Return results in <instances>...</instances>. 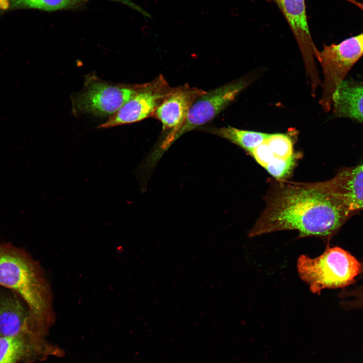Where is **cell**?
<instances>
[{
	"mask_svg": "<svg viewBox=\"0 0 363 363\" xmlns=\"http://www.w3.org/2000/svg\"><path fill=\"white\" fill-rule=\"evenodd\" d=\"M265 208L250 237L281 230H295L299 237L330 239L356 214L336 198L326 180L294 182L270 178Z\"/></svg>",
	"mask_w": 363,
	"mask_h": 363,
	"instance_id": "1",
	"label": "cell"
},
{
	"mask_svg": "<svg viewBox=\"0 0 363 363\" xmlns=\"http://www.w3.org/2000/svg\"><path fill=\"white\" fill-rule=\"evenodd\" d=\"M0 286L21 298L28 309L32 331L45 337L51 318L43 274L26 252L10 243H0Z\"/></svg>",
	"mask_w": 363,
	"mask_h": 363,
	"instance_id": "2",
	"label": "cell"
},
{
	"mask_svg": "<svg viewBox=\"0 0 363 363\" xmlns=\"http://www.w3.org/2000/svg\"><path fill=\"white\" fill-rule=\"evenodd\" d=\"M297 268L300 278L309 285L311 291L319 294L324 289L353 284L361 271L362 263L344 249L328 246L318 257L301 255Z\"/></svg>",
	"mask_w": 363,
	"mask_h": 363,
	"instance_id": "3",
	"label": "cell"
},
{
	"mask_svg": "<svg viewBox=\"0 0 363 363\" xmlns=\"http://www.w3.org/2000/svg\"><path fill=\"white\" fill-rule=\"evenodd\" d=\"M254 79V76L243 77L199 97L192 104L182 125L174 131L167 134L159 146L152 153L153 157L159 160L171 145L184 134L199 129L213 119Z\"/></svg>",
	"mask_w": 363,
	"mask_h": 363,
	"instance_id": "4",
	"label": "cell"
},
{
	"mask_svg": "<svg viewBox=\"0 0 363 363\" xmlns=\"http://www.w3.org/2000/svg\"><path fill=\"white\" fill-rule=\"evenodd\" d=\"M362 55L363 32L338 44L325 46L321 51L316 50L315 57L321 64L324 75L319 103L325 111L331 109L334 93Z\"/></svg>",
	"mask_w": 363,
	"mask_h": 363,
	"instance_id": "5",
	"label": "cell"
},
{
	"mask_svg": "<svg viewBox=\"0 0 363 363\" xmlns=\"http://www.w3.org/2000/svg\"><path fill=\"white\" fill-rule=\"evenodd\" d=\"M141 86L142 84L112 85L91 78L87 80L85 88L74 99V108L78 112L110 116L134 96Z\"/></svg>",
	"mask_w": 363,
	"mask_h": 363,
	"instance_id": "6",
	"label": "cell"
},
{
	"mask_svg": "<svg viewBox=\"0 0 363 363\" xmlns=\"http://www.w3.org/2000/svg\"><path fill=\"white\" fill-rule=\"evenodd\" d=\"M297 132L269 134L249 154L272 177L286 180L292 173L301 154L294 149Z\"/></svg>",
	"mask_w": 363,
	"mask_h": 363,
	"instance_id": "7",
	"label": "cell"
},
{
	"mask_svg": "<svg viewBox=\"0 0 363 363\" xmlns=\"http://www.w3.org/2000/svg\"><path fill=\"white\" fill-rule=\"evenodd\" d=\"M170 89L168 83L162 75L151 82L142 84L134 96L98 128H109L140 122L153 116L156 109Z\"/></svg>",
	"mask_w": 363,
	"mask_h": 363,
	"instance_id": "8",
	"label": "cell"
},
{
	"mask_svg": "<svg viewBox=\"0 0 363 363\" xmlns=\"http://www.w3.org/2000/svg\"><path fill=\"white\" fill-rule=\"evenodd\" d=\"M287 22L302 53L311 81L318 78L314 57L317 50L308 25L305 0H271Z\"/></svg>",
	"mask_w": 363,
	"mask_h": 363,
	"instance_id": "9",
	"label": "cell"
},
{
	"mask_svg": "<svg viewBox=\"0 0 363 363\" xmlns=\"http://www.w3.org/2000/svg\"><path fill=\"white\" fill-rule=\"evenodd\" d=\"M62 354L59 348L36 335L0 337V363H33Z\"/></svg>",
	"mask_w": 363,
	"mask_h": 363,
	"instance_id": "10",
	"label": "cell"
},
{
	"mask_svg": "<svg viewBox=\"0 0 363 363\" xmlns=\"http://www.w3.org/2000/svg\"><path fill=\"white\" fill-rule=\"evenodd\" d=\"M206 92L188 85L170 88L153 116L161 122L163 131L173 132L184 123L194 102Z\"/></svg>",
	"mask_w": 363,
	"mask_h": 363,
	"instance_id": "11",
	"label": "cell"
},
{
	"mask_svg": "<svg viewBox=\"0 0 363 363\" xmlns=\"http://www.w3.org/2000/svg\"><path fill=\"white\" fill-rule=\"evenodd\" d=\"M326 182L332 193L350 209L363 210V163L343 168Z\"/></svg>",
	"mask_w": 363,
	"mask_h": 363,
	"instance_id": "12",
	"label": "cell"
},
{
	"mask_svg": "<svg viewBox=\"0 0 363 363\" xmlns=\"http://www.w3.org/2000/svg\"><path fill=\"white\" fill-rule=\"evenodd\" d=\"M22 334L36 335L31 328L27 308L18 295L0 292V337Z\"/></svg>",
	"mask_w": 363,
	"mask_h": 363,
	"instance_id": "13",
	"label": "cell"
},
{
	"mask_svg": "<svg viewBox=\"0 0 363 363\" xmlns=\"http://www.w3.org/2000/svg\"><path fill=\"white\" fill-rule=\"evenodd\" d=\"M333 112L363 123V85L343 81L332 97Z\"/></svg>",
	"mask_w": 363,
	"mask_h": 363,
	"instance_id": "14",
	"label": "cell"
},
{
	"mask_svg": "<svg viewBox=\"0 0 363 363\" xmlns=\"http://www.w3.org/2000/svg\"><path fill=\"white\" fill-rule=\"evenodd\" d=\"M209 133L224 138L239 146L249 153L254 148L260 145L268 136V133L241 130L231 126L221 128H203Z\"/></svg>",
	"mask_w": 363,
	"mask_h": 363,
	"instance_id": "15",
	"label": "cell"
},
{
	"mask_svg": "<svg viewBox=\"0 0 363 363\" xmlns=\"http://www.w3.org/2000/svg\"><path fill=\"white\" fill-rule=\"evenodd\" d=\"M90 0H10L14 7L55 11L77 7ZM120 3L138 11L145 17L149 15L142 7L132 0H107Z\"/></svg>",
	"mask_w": 363,
	"mask_h": 363,
	"instance_id": "16",
	"label": "cell"
},
{
	"mask_svg": "<svg viewBox=\"0 0 363 363\" xmlns=\"http://www.w3.org/2000/svg\"><path fill=\"white\" fill-rule=\"evenodd\" d=\"M354 284L355 286L344 288L339 294L340 305L346 311L363 309V263L361 271Z\"/></svg>",
	"mask_w": 363,
	"mask_h": 363,
	"instance_id": "17",
	"label": "cell"
},
{
	"mask_svg": "<svg viewBox=\"0 0 363 363\" xmlns=\"http://www.w3.org/2000/svg\"><path fill=\"white\" fill-rule=\"evenodd\" d=\"M9 5V0H0V9L2 10H5L8 9Z\"/></svg>",
	"mask_w": 363,
	"mask_h": 363,
	"instance_id": "18",
	"label": "cell"
}]
</instances>
